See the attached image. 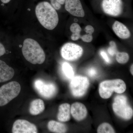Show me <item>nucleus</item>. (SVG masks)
Returning <instances> with one entry per match:
<instances>
[{"instance_id": "obj_1", "label": "nucleus", "mask_w": 133, "mask_h": 133, "mask_svg": "<svg viewBox=\"0 0 133 133\" xmlns=\"http://www.w3.org/2000/svg\"><path fill=\"white\" fill-rule=\"evenodd\" d=\"M35 13L41 25L49 30H52L57 26L59 21L56 9L49 2H42L36 7Z\"/></svg>"}, {"instance_id": "obj_2", "label": "nucleus", "mask_w": 133, "mask_h": 133, "mask_svg": "<svg viewBox=\"0 0 133 133\" xmlns=\"http://www.w3.org/2000/svg\"><path fill=\"white\" fill-rule=\"evenodd\" d=\"M22 52L27 61L33 64H41L45 61V55L43 50L37 41L26 38L23 42Z\"/></svg>"}, {"instance_id": "obj_3", "label": "nucleus", "mask_w": 133, "mask_h": 133, "mask_svg": "<svg viewBox=\"0 0 133 133\" xmlns=\"http://www.w3.org/2000/svg\"><path fill=\"white\" fill-rule=\"evenodd\" d=\"M126 88L125 83L121 79L106 80L100 84L99 92L101 98L107 99L111 97L114 92L122 94L125 92Z\"/></svg>"}, {"instance_id": "obj_4", "label": "nucleus", "mask_w": 133, "mask_h": 133, "mask_svg": "<svg viewBox=\"0 0 133 133\" xmlns=\"http://www.w3.org/2000/svg\"><path fill=\"white\" fill-rule=\"evenodd\" d=\"M112 109L117 116L124 119H130L132 118L133 110L129 104L128 98L124 95H118L114 99Z\"/></svg>"}, {"instance_id": "obj_5", "label": "nucleus", "mask_w": 133, "mask_h": 133, "mask_svg": "<svg viewBox=\"0 0 133 133\" xmlns=\"http://www.w3.org/2000/svg\"><path fill=\"white\" fill-rule=\"evenodd\" d=\"M21 91L20 84L16 81H12L0 87V107L7 104L16 97Z\"/></svg>"}, {"instance_id": "obj_6", "label": "nucleus", "mask_w": 133, "mask_h": 133, "mask_svg": "<svg viewBox=\"0 0 133 133\" xmlns=\"http://www.w3.org/2000/svg\"><path fill=\"white\" fill-rule=\"evenodd\" d=\"M33 85L39 95L46 99L51 98L57 93V87L55 84L52 82L37 79L34 81Z\"/></svg>"}, {"instance_id": "obj_7", "label": "nucleus", "mask_w": 133, "mask_h": 133, "mask_svg": "<svg viewBox=\"0 0 133 133\" xmlns=\"http://www.w3.org/2000/svg\"><path fill=\"white\" fill-rule=\"evenodd\" d=\"M90 85V82L87 77L76 76L71 79L70 87L72 95L76 97H80L84 95Z\"/></svg>"}, {"instance_id": "obj_8", "label": "nucleus", "mask_w": 133, "mask_h": 133, "mask_svg": "<svg viewBox=\"0 0 133 133\" xmlns=\"http://www.w3.org/2000/svg\"><path fill=\"white\" fill-rule=\"evenodd\" d=\"M83 52L82 47L74 43H66L62 46L61 50V54L63 58L71 62L80 58Z\"/></svg>"}, {"instance_id": "obj_9", "label": "nucleus", "mask_w": 133, "mask_h": 133, "mask_svg": "<svg viewBox=\"0 0 133 133\" xmlns=\"http://www.w3.org/2000/svg\"><path fill=\"white\" fill-rule=\"evenodd\" d=\"M101 6L105 14L110 16H118L123 12L122 0H103Z\"/></svg>"}, {"instance_id": "obj_10", "label": "nucleus", "mask_w": 133, "mask_h": 133, "mask_svg": "<svg viewBox=\"0 0 133 133\" xmlns=\"http://www.w3.org/2000/svg\"><path fill=\"white\" fill-rule=\"evenodd\" d=\"M13 133H37V128L35 124L24 119L17 120L12 127Z\"/></svg>"}, {"instance_id": "obj_11", "label": "nucleus", "mask_w": 133, "mask_h": 133, "mask_svg": "<svg viewBox=\"0 0 133 133\" xmlns=\"http://www.w3.org/2000/svg\"><path fill=\"white\" fill-rule=\"evenodd\" d=\"M65 8L70 14L78 17L85 16V12L80 0H65Z\"/></svg>"}, {"instance_id": "obj_12", "label": "nucleus", "mask_w": 133, "mask_h": 133, "mask_svg": "<svg viewBox=\"0 0 133 133\" xmlns=\"http://www.w3.org/2000/svg\"><path fill=\"white\" fill-rule=\"evenodd\" d=\"M71 114L76 120L81 121L87 116V109L85 105L82 103L75 102L71 107Z\"/></svg>"}, {"instance_id": "obj_13", "label": "nucleus", "mask_w": 133, "mask_h": 133, "mask_svg": "<svg viewBox=\"0 0 133 133\" xmlns=\"http://www.w3.org/2000/svg\"><path fill=\"white\" fill-rule=\"evenodd\" d=\"M14 74V69L4 61L0 59V83L9 81L13 77Z\"/></svg>"}, {"instance_id": "obj_14", "label": "nucleus", "mask_w": 133, "mask_h": 133, "mask_svg": "<svg viewBox=\"0 0 133 133\" xmlns=\"http://www.w3.org/2000/svg\"><path fill=\"white\" fill-rule=\"evenodd\" d=\"M112 28L116 36L120 38L127 39L131 36V33L128 29L123 23L118 21L115 22Z\"/></svg>"}, {"instance_id": "obj_15", "label": "nucleus", "mask_w": 133, "mask_h": 133, "mask_svg": "<svg viewBox=\"0 0 133 133\" xmlns=\"http://www.w3.org/2000/svg\"><path fill=\"white\" fill-rule=\"evenodd\" d=\"M71 106L68 103L62 104L58 108L57 119L62 122L69 121L71 118Z\"/></svg>"}, {"instance_id": "obj_16", "label": "nucleus", "mask_w": 133, "mask_h": 133, "mask_svg": "<svg viewBox=\"0 0 133 133\" xmlns=\"http://www.w3.org/2000/svg\"><path fill=\"white\" fill-rule=\"evenodd\" d=\"M44 109L45 105L43 101L40 99H37L30 103L29 112L32 115H38L43 112Z\"/></svg>"}, {"instance_id": "obj_17", "label": "nucleus", "mask_w": 133, "mask_h": 133, "mask_svg": "<svg viewBox=\"0 0 133 133\" xmlns=\"http://www.w3.org/2000/svg\"><path fill=\"white\" fill-rule=\"evenodd\" d=\"M48 127L49 130L52 132L64 133L66 132L67 131V127L65 124L55 121L49 122Z\"/></svg>"}, {"instance_id": "obj_18", "label": "nucleus", "mask_w": 133, "mask_h": 133, "mask_svg": "<svg viewBox=\"0 0 133 133\" xmlns=\"http://www.w3.org/2000/svg\"><path fill=\"white\" fill-rule=\"evenodd\" d=\"M62 69L64 75L68 79H71L74 76L73 68L69 63L64 62L62 65Z\"/></svg>"}, {"instance_id": "obj_19", "label": "nucleus", "mask_w": 133, "mask_h": 133, "mask_svg": "<svg viewBox=\"0 0 133 133\" xmlns=\"http://www.w3.org/2000/svg\"><path fill=\"white\" fill-rule=\"evenodd\" d=\"M98 133H115V131L109 123L104 122L98 126L97 130Z\"/></svg>"}, {"instance_id": "obj_20", "label": "nucleus", "mask_w": 133, "mask_h": 133, "mask_svg": "<svg viewBox=\"0 0 133 133\" xmlns=\"http://www.w3.org/2000/svg\"><path fill=\"white\" fill-rule=\"evenodd\" d=\"M116 61L121 64H124L128 62L129 59V55L125 52L118 51L116 54Z\"/></svg>"}, {"instance_id": "obj_21", "label": "nucleus", "mask_w": 133, "mask_h": 133, "mask_svg": "<svg viewBox=\"0 0 133 133\" xmlns=\"http://www.w3.org/2000/svg\"><path fill=\"white\" fill-rule=\"evenodd\" d=\"M110 47L108 49V52L112 56H114L116 55L118 52L117 49V46L116 43L114 41H111L109 42Z\"/></svg>"}, {"instance_id": "obj_22", "label": "nucleus", "mask_w": 133, "mask_h": 133, "mask_svg": "<svg viewBox=\"0 0 133 133\" xmlns=\"http://www.w3.org/2000/svg\"><path fill=\"white\" fill-rule=\"evenodd\" d=\"M51 5L55 9L58 10L61 8V5H63L65 0H50Z\"/></svg>"}, {"instance_id": "obj_23", "label": "nucleus", "mask_w": 133, "mask_h": 133, "mask_svg": "<svg viewBox=\"0 0 133 133\" xmlns=\"http://www.w3.org/2000/svg\"><path fill=\"white\" fill-rule=\"evenodd\" d=\"M70 30L72 33H80L81 31V27L79 24L76 23H74L71 25Z\"/></svg>"}, {"instance_id": "obj_24", "label": "nucleus", "mask_w": 133, "mask_h": 133, "mask_svg": "<svg viewBox=\"0 0 133 133\" xmlns=\"http://www.w3.org/2000/svg\"><path fill=\"white\" fill-rule=\"evenodd\" d=\"M81 38L83 42L87 43H90L92 41L93 37L91 34L87 33L84 35L81 36Z\"/></svg>"}, {"instance_id": "obj_25", "label": "nucleus", "mask_w": 133, "mask_h": 133, "mask_svg": "<svg viewBox=\"0 0 133 133\" xmlns=\"http://www.w3.org/2000/svg\"><path fill=\"white\" fill-rule=\"evenodd\" d=\"M84 31L87 33L92 35V33L94 32V29L92 26L88 25L86 26L85 28Z\"/></svg>"}, {"instance_id": "obj_26", "label": "nucleus", "mask_w": 133, "mask_h": 133, "mask_svg": "<svg viewBox=\"0 0 133 133\" xmlns=\"http://www.w3.org/2000/svg\"><path fill=\"white\" fill-rule=\"evenodd\" d=\"M100 54L106 62H107L108 63H109L110 62V59H109V58L108 57V56L107 53L104 51H101Z\"/></svg>"}, {"instance_id": "obj_27", "label": "nucleus", "mask_w": 133, "mask_h": 133, "mask_svg": "<svg viewBox=\"0 0 133 133\" xmlns=\"http://www.w3.org/2000/svg\"><path fill=\"white\" fill-rule=\"evenodd\" d=\"M88 74L91 77H93L96 76L97 74V71L96 69L93 68H90L88 71Z\"/></svg>"}, {"instance_id": "obj_28", "label": "nucleus", "mask_w": 133, "mask_h": 133, "mask_svg": "<svg viewBox=\"0 0 133 133\" xmlns=\"http://www.w3.org/2000/svg\"><path fill=\"white\" fill-rule=\"evenodd\" d=\"M81 36L80 33H72L71 36V38L72 41H77L81 38Z\"/></svg>"}, {"instance_id": "obj_29", "label": "nucleus", "mask_w": 133, "mask_h": 133, "mask_svg": "<svg viewBox=\"0 0 133 133\" xmlns=\"http://www.w3.org/2000/svg\"><path fill=\"white\" fill-rule=\"evenodd\" d=\"M1 2L2 3V5H3V4H6V3H8L11 0H0Z\"/></svg>"}, {"instance_id": "obj_30", "label": "nucleus", "mask_w": 133, "mask_h": 133, "mask_svg": "<svg viewBox=\"0 0 133 133\" xmlns=\"http://www.w3.org/2000/svg\"><path fill=\"white\" fill-rule=\"evenodd\" d=\"M130 71L132 75H133V64H132L130 68Z\"/></svg>"}]
</instances>
